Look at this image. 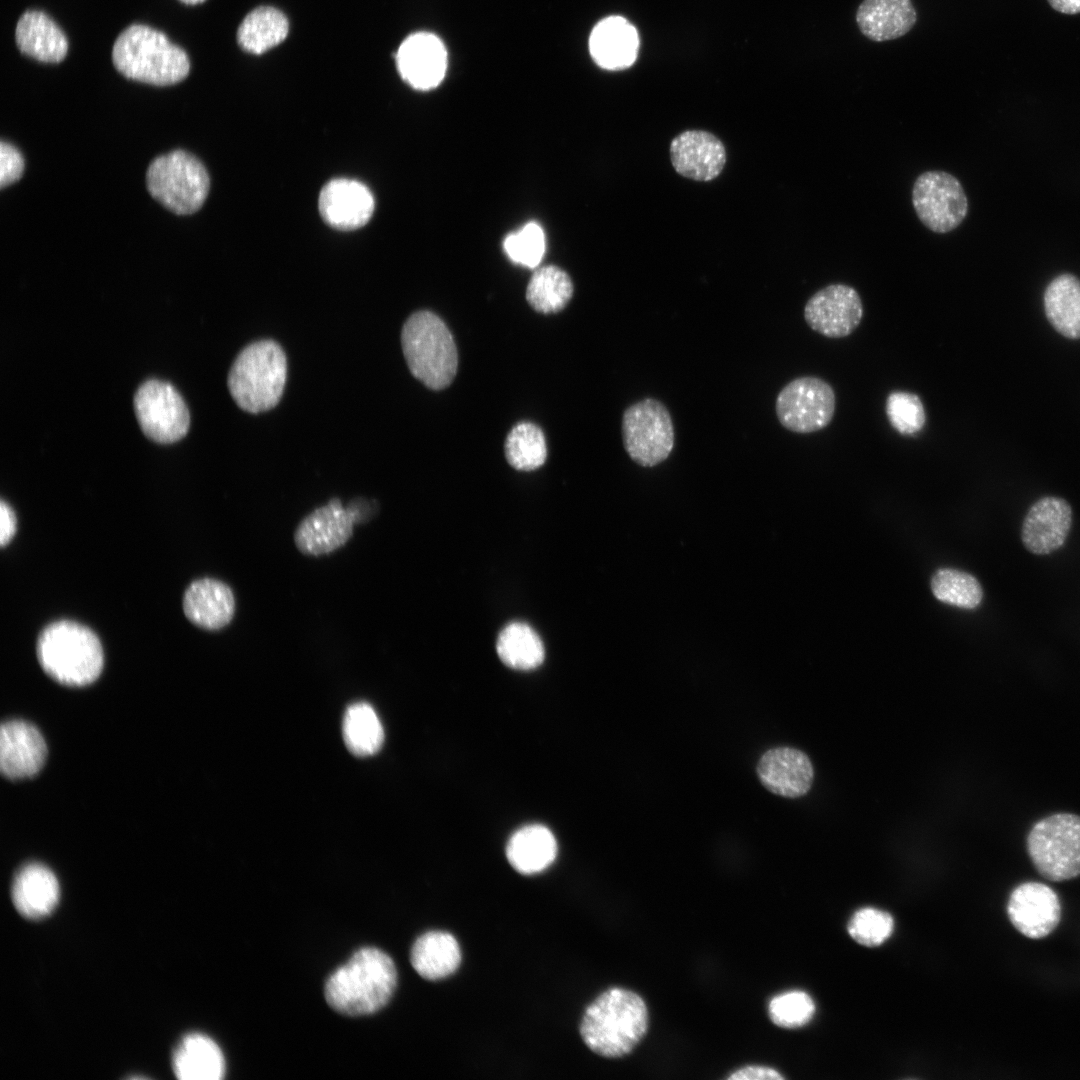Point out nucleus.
Instances as JSON below:
<instances>
[{
    "instance_id": "1",
    "label": "nucleus",
    "mask_w": 1080,
    "mask_h": 1080,
    "mask_svg": "<svg viewBox=\"0 0 1080 1080\" xmlns=\"http://www.w3.org/2000/svg\"><path fill=\"white\" fill-rule=\"evenodd\" d=\"M397 969L392 958L376 947L357 950L327 979V1004L346 1016H365L382 1009L397 986Z\"/></svg>"
},
{
    "instance_id": "2",
    "label": "nucleus",
    "mask_w": 1080,
    "mask_h": 1080,
    "mask_svg": "<svg viewBox=\"0 0 1080 1080\" xmlns=\"http://www.w3.org/2000/svg\"><path fill=\"white\" fill-rule=\"evenodd\" d=\"M648 1010L634 991L613 987L599 995L585 1010L580 1034L594 1053L617 1058L629 1054L645 1036Z\"/></svg>"
},
{
    "instance_id": "3",
    "label": "nucleus",
    "mask_w": 1080,
    "mask_h": 1080,
    "mask_svg": "<svg viewBox=\"0 0 1080 1080\" xmlns=\"http://www.w3.org/2000/svg\"><path fill=\"white\" fill-rule=\"evenodd\" d=\"M36 654L48 676L73 687L94 682L104 664L98 636L87 626L71 620L47 625L38 636Z\"/></svg>"
},
{
    "instance_id": "4",
    "label": "nucleus",
    "mask_w": 1080,
    "mask_h": 1080,
    "mask_svg": "<svg viewBox=\"0 0 1080 1080\" xmlns=\"http://www.w3.org/2000/svg\"><path fill=\"white\" fill-rule=\"evenodd\" d=\"M112 61L126 78L155 86L174 85L190 71L186 52L164 33L143 24H132L118 35Z\"/></svg>"
},
{
    "instance_id": "5",
    "label": "nucleus",
    "mask_w": 1080,
    "mask_h": 1080,
    "mask_svg": "<svg viewBox=\"0 0 1080 1080\" xmlns=\"http://www.w3.org/2000/svg\"><path fill=\"white\" fill-rule=\"evenodd\" d=\"M287 378V359L282 347L271 339L247 345L236 357L227 385L236 404L249 413L274 408Z\"/></svg>"
},
{
    "instance_id": "6",
    "label": "nucleus",
    "mask_w": 1080,
    "mask_h": 1080,
    "mask_svg": "<svg viewBox=\"0 0 1080 1080\" xmlns=\"http://www.w3.org/2000/svg\"><path fill=\"white\" fill-rule=\"evenodd\" d=\"M401 345L411 374L426 387L441 390L453 381L458 354L453 336L436 314L417 311L405 321Z\"/></svg>"
},
{
    "instance_id": "7",
    "label": "nucleus",
    "mask_w": 1080,
    "mask_h": 1080,
    "mask_svg": "<svg viewBox=\"0 0 1080 1080\" xmlns=\"http://www.w3.org/2000/svg\"><path fill=\"white\" fill-rule=\"evenodd\" d=\"M150 195L178 215L198 211L207 198L210 180L205 166L191 153L174 150L156 157L148 166Z\"/></svg>"
},
{
    "instance_id": "8",
    "label": "nucleus",
    "mask_w": 1080,
    "mask_h": 1080,
    "mask_svg": "<svg viewBox=\"0 0 1080 1080\" xmlns=\"http://www.w3.org/2000/svg\"><path fill=\"white\" fill-rule=\"evenodd\" d=\"M1027 850L1037 871L1051 881L1080 875V816L1058 813L1038 821L1027 837Z\"/></svg>"
},
{
    "instance_id": "9",
    "label": "nucleus",
    "mask_w": 1080,
    "mask_h": 1080,
    "mask_svg": "<svg viewBox=\"0 0 1080 1080\" xmlns=\"http://www.w3.org/2000/svg\"><path fill=\"white\" fill-rule=\"evenodd\" d=\"M621 429L626 453L642 467L662 463L674 448L672 417L658 399L644 398L627 407L622 416Z\"/></svg>"
},
{
    "instance_id": "10",
    "label": "nucleus",
    "mask_w": 1080,
    "mask_h": 1080,
    "mask_svg": "<svg viewBox=\"0 0 1080 1080\" xmlns=\"http://www.w3.org/2000/svg\"><path fill=\"white\" fill-rule=\"evenodd\" d=\"M836 396L832 386L816 376L797 377L778 393L775 412L787 430L808 434L826 428L833 420Z\"/></svg>"
},
{
    "instance_id": "11",
    "label": "nucleus",
    "mask_w": 1080,
    "mask_h": 1080,
    "mask_svg": "<svg viewBox=\"0 0 1080 1080\" xmlns=\"http://www.w3.org/2000/svg\"><path fill=\"white\" fill-rule=\"evenodd\" d=\"M918 219L932 232L948 233L964 221L969 203L961 182L952 174L931 170L920 174L912 187Z\"/></svg>"
},
{
    "instance_id": "12",
    "label": "nucleus",
    "mask_w": 1080,
    "mask_h": 1080,
    "mask_svg": "<svg viewBox=\"0 0 1080 1080\" xmlns=\"http://www.w3.org/2000/svg\"><path fill=\"white\" fill-rule=\"evenodd\" d=\"M134 409L143 433L157 443L170 444L187 434L189 411L178 391L167 382H144L135 394Z\"/></svg>"
},
{
    "instance_id": "13",
    "label": "nucleus",
    "mask_w": 1080,
    "mask_h": 1080,
    "mask_svg": "<svg viewBox=\"0 0 1080 1080\" xmlns=\"http://www.w3.org/2000/svg\"><path fill=\"white\" fill-rule=\"evenodd\" d=\"M864 315L861 297L847 284H830L814 293L804 306V319L815 332L828 338H844L860 325Z\"/></svg>"
},
{
    "instance_id": "14",
    "label": "nucleus",
    "mask_w": 1080,
    "mask_h": 1080,
    "mask_svg": "<svg viewBox=\"0 0 1080 1080\" xmlns=\"http://www.w3.org/2000/svg\"><path fill=\"white\" fill-rule=\"evenodd\" d=\"M356 521L352 509L333 498L300 521L294 533L295 545L307 556L330 554L349 541Z\"/></svg>"
},
{
    "instance_id": "15",
    "label": "nucleus",
    "mask_w": 1080,
    "mask_h": 1080,
    "mask_svg": "<svg viewBox=\"0 0 1080 1080\" xmlns=\"http://www.w3.org/2000/svg\"><path fill=\"white\" fill-rule=\"evenodd\" d=\"M1007 911L1013 926L1032 939L1049 935L1061 918L1057 894L1039 882H1025L1017 886L1010 894Z\"/></svg>"
},
{
    "instance_id": "16",
    "label": "nucleus",
    "mask_w": 1080,
    "mask_h": 1080,
    "mask_svg": "<svg viewBox=\"0 0 1080 1080\" xmlns=\"http://www.w3.org/2000/svg\"><path fill=\"white\" fill-rule=\"evenodd\" d=\"M670 158L675 171L695 181H711L726 164V149L714 134L704 130H686L670 144Z\"/></svg>"
},
{
    "instance_id": "17",
    "label": "nucleus",
    "mask_w": 1080,
    "mask_h": 1080,
    "mask_svg": "<svg viewBox=\"0 0 1080 1080\" xmlns=\"http://www.w3.org/2000/svg\"><path fill=\"white\" fill-rule=\"evenodd\" d=\"M1072 524L1070 504L1057 496L1037 500L1024 518L1021 539L1035 555H1046L1063 546Z\"/></svg>"
},
{
    "instance_id": "18",
    "label": "nucleus",
    "mask_w": 1080,
    "mask_h": 1080,
    "mask_svg": "<svg viewBox=\"0 0 1080 1080\" xmlns=\"http://www.w3.org/2000/svg\"><path fill=\"white\" fill-rule=\"evenodd\" d=\"M401 77L417 90H430L443 80L447 69V51L442 41L426 32L407 37L396 54Z\"/></svg>"
},
{
    "instance_id": "19",
    "label": "nucleus",
    "mask_w": 1080,
    "mask_h": 1080,
    "mask_svg": "<svg viewBox=\"0 0 1080 1080\" xmlns=\"http://www.w3.org/2000/svg\"><path fill=\"white\" fill-rule=\"evenodd\" d=\"M319 212L323 220L338 230H355L371 218L375 203L370 190L352 179H333L321 190Z\"/></svg>"
},
{
    "instance_id": "20",
    "label": "nucleus",
    "mask_w": 1080,
    "mask_h": 1080,
    "mask_svg": "<svg viewBox=\"0 0 1080 1080\" xmlns=\"http://www.w3.org/2000/svg\"><path fill=\"white\" fill-rule=\"evenodd\" d=\"M756 772L767 790L786 798L805 795L814 778L809 757L792 747H777L766 751L757 763Z\"/></svg>"
},
{
    "instance_id": "21",
    "label": "nucleus",
    "mask_w": 1080,
    "mask_h": 1080,
    "mask_svg": "<svg viewBox=\"0 0 1080 1080\" xmlns=\"http://www.w3.org/2000/svg\"><path fill=\"white\" fill-rule=\"evenodd\" d=\"M47 754L46 743L32 724L10 720L0 730V768L9 779L32 777L42 768Z\"/></svg>"
},
{
    "instance_id": "22",
    "label": "nucleus",
    "mask_w": 1080,
    "mask_h": 1080,
    "mask_svg": "<svg viewBox=\"0 0 1080 1080\" xmlns=\"http://www.w3.org/2000/svg\"><path fill=\"white\" fill-rule=\"evenodd\" d=\"M236 601L233 590L215 578H201L187 587L183 611L194 625L209 631L226 627L233 619Z\"/></svg>"
},
{
    "instance_id": "23",
    "label": "nucleus",
    "mask_w": 1080,
    "mask_h": 1080,
    "mask_svg": "<svg viewBox=\"0 0 1080 1080\" xmlns=\"http://www.w3.org/2000/svg\"><path fill=\"white\" fill-rule=\"evenodd\" d=\"M917 19L912 0H862L855 14L860 33L873 42L905 36L914 28Z\"/></svg>"
},
{
    "instance_id": "24",
    "label": "nucleus",
    "mask_w": 1080,
    "mask_h": 1080,
    "mask_svg": "<svg viewBox=\"0 0 1080 1080\" xmlns=\"http://www.w3.org/2000/svg\"><path fill=\"white\" fill-rule=\"evenodd\" d=\"M639 37L635 27L625 18L610 16L592 30L589 50L594 61L603 69L622 70L636 60Z\"/></svg>"
},
{
    "instance_id": "25",
    "label": "nucleus",
    "mask_w": 1080,
    "mask_h": 1080,
    "mask_svg": "<svg viewBox=\"0 0 1080 1080\" xmlns=\"http://www.w3.org/2000/svg\"><path fill=\"white\" fill-rule=\"evenodd\" d=\"M58 898L57 878L47 866L32 862L22 866L15 874L11 899L23 917L39 919L47 916L56 906Z\"/></svg>"
},
{
    "instance_id": "26",
    "label": "nucleus",
    "mask_w": 1080,
    "mask_h": 1080,
    "mask_svg": "<svg viewBox=\"0 0 1080 1080\" xmlns=\"http://www.w3.org/2000/svg\"><path fill=\"white\" fill-rule=\"evenodd\" d=\"M15 41L23 54L44 63L61 62L68 51L64 32L43 11L28 10L19 18Z\"/></svg>"
},
{
    "instance_id": "27",
    "label": "nucleus",
    "mask_w": 1080,
    "mask_h": 1080,
    "mask_svg": "<svg viewBox=\"0 0 1080 1080\" xmlns=\"http://www.w3.org/2000/svg\"><path fill=\"white\" fill-rule=\"evenodd\" d=\"M175 1076L182 1080H220L225 1060L219 1046L208 1036L192 1033L178 1044L172 1057Z\"/></svg>"
},
{
    "instance_id": "28",
    "label": "nucleus",
    "mask_w": 1080,
    "mask_h": 1080,
    "mask_svg": "<svg viewBox=\"0 0 1080 1080\" xmlns=\"http://www.w3.org/2000/svg\"><path fill=\"white\" fill-rule=\"evenodd\" d=\"M1045 316L1056 332L1080 339V279L1064 272L1055 276L1043 293Z\"/></svg>"
},
{
    "instance_id": "29",
    "label": "nucleus",
    "mask_w": 1080,
    "mask_h": 1080,
    "mask_svg": "<svg viewBox=\"0 0 1080 1080\" xmlns=\"http://www.w3.org/2000/svg\"><path fill=\"white\" fill-rule=\"evenodd\" d=\"M410 962L422 978L440 980L458 969L461 962L460 946L448 932L428 931L413 943Z\"/></svg>"
},
{
    "instance_id": "30",
    "label": "nucleus",
    "mask_w": 1080,
    "mask_h": 1080,
    "mask_svg": "<svg viewBox=\"0 0 1080 1080\" xmlns=\"http://www.w3.org/2000/svg\"><path fill=\"white\" fill-rule=\"evenodd\" d=\"M557 855V843L551 831L542 825H529L515 832L506 847L510 865L519 873L531 875L549 867Z\"/></svg>"
},
{
    "instance_id": "31",
    "label": "nucleus",
    "mask_w": 1080,
    "mask_h": 1080,
    "mask_svg": "<svg viewBox=\"0 0 1080 1080\" xmlns=\"http://www.w3.org/2000/svg\"><path fill=\"white\" fill-rule=\"evenodd\" d=\"M288 30V20L281 11L273 7H259L243 19L237 40L243 50L262 54L280 44Z\"/></svg>"
},
{
    "instance_id": "32",
    "label": "nucleus",
    "mask_w": 1080,
    "mask_h": 1080,
    "mask_svg": "<svg viewBox=\"0 0 1080 1080\" xmlns=\"http://www.w3.org/2000/svg\"><path fill=\"white\" fill-rule=\"evenodd\" d=\"M496 649L501 661L516 670H531L544 660V646L539 635L526 623L506 625L497 638Z\"/></svg>"
},
{
    "instance_id": "33",
    "label": "nucleus",
    "mask_w": 1080,
    "mask_h": 1080,
    "mask_svg": "<svg viewBox=\"0 0 1080 1080\" xmlns=\"http://www.w3.org/2000/svg\"><path fill=\"white\" fill-rule=\"evenodd\" d=\"M573 295L570 276L561 268L547 265L537 269L526 289V300L537 312L557 313L566 307Z\"/></svg>"
},
{
    "instance_id": "34",
    "label": "nucleus",
    "mask_w": 1080,
    "mask_h": 1080,
    "mask_svg": "<svg viewBox=\"0 0 1080 1080\" xmlns=\"http://www.w3.org/2000/svg\"><path fill=\"white\" fill-rule=\"evenodd\" d=\"M343 738L351 753L365 757L378 752L384 731L375 710L364 702L350 705L343 718Z\"/></svg>"
},
{
    "instance_id": "35",
    "label": "nucleus",
    "mask_w": 1080,
    "mask_h": 1080,
    "mask_svg": "<svg viewBox=\"0 0 1080 1080\" xmlns=\"http://www.w3.org/2000/svg\"><path fill=\"white\" fill-rule=\"evenodd\" d=\"M504 451L508 463L514 469L535 470L545 463L547 457L544 433L531 422H520L508 433Z\"/></svg>"
},
{
    "instance_id": "36",
    "label": "nucleus",
    "mask_w": 1080,
    "mask_h": 1080,
    "mask_svg": "<svg viewBox=\"0 0 1080 1080\" xmlns=\"http://www.w3.org/2000/svg\"><path fill=\"white\" fill-rule=\"evenodd\" d=\"M931 589L940 601L966 609L977 607L983 598L979 581L954 569L938 570L931 580Z\"/></svg>"
},
{
    "instance_id": "37",
    "label": "nucleus",
    "mask_w": 1080,
    "mask_h": 1080,
    "mask_svg": "<svg viewBox=\"0 0 1080 1080\" xmlns=\"http://www.w3.org/2000/svg\"><path fill=\"white\" fill-rule=\"evenodd\" d=\"M885 412L890 425L903 436L919 433L927 421L920 397L908 391L890 392L886 398Z\"/></svg>"
},
{
    "instance_id": "38",
    "label": "nucleus",
    "mask_w": 1080,
    "mask_h": 1080,
    "mask_svg": "<svg viewBox=\"0 0 1080 1080\" xmlns=\"http://www.w3.org/2000/svg\"><path fill=\"white\" fill-rule=\"evenodd\" d=\"M503 248L512 262L535 268L542 261L546 250L544 230L537 222H528L505 237Z\"/></svg>"
},
{
    "instance_id": "39",
    "label": "nucleus",
    "mask_w": 1080,
    "mask_h": 1080,
    "mask_svg": "<svg viewBox=\"0 0 1080 1080\" xmlns=\"http://www.w3.org/2000/svg\"><path fill=\"white\" fill-rule=\"evenodd\" d=\"M894 921L886 911L865 907L854 913L848 924L850 936L859 944L874 947L892 934Z\"/></svg>"
},
{
    "instance_id": "40",
    "label": "nucleus",
    "mask_w": 1080,
    "mask_h": 1080,
    "mask_svg": "<svg viewBox=\"0 0 1080 1080\" xmlns=\"http://www.w3.org/2000/svg\"><path fill=\"white\" fill-rule=\"evenodd\" d=\"M768 1012L772 1022L782 1028H799L814 1015L815 1004L803 991H789L771 999Z\"/></svg>"
},
{
    "instance_id": "41",
    "label": "nucleus",
    "mask_w": 1080,
    "mask_h": 1080,
    "mask_svg": "<svg viewBox=\"0 0 1080 1080\" xmlns=\"http://www.w3.org/2000/svg\"><path fill=\"white\" fill-rule=\"evenodd\" d=\"M24 166V158L21 152L11 143L2 141L0 145L1 188L18 181L24 172Z\"/></svg>"
},
{
    "instance_id": "42",
    "label": "nucleus",
    "mask_w": 1080,
    "mask_h": 1080,
    "mask_svg": "<svg viewBox=\"0 0 1080 1080\" xmlns=\"http://www.w3.org/2000/svg\"><path fill=\"white\" fill-rule=\"evenodd\" d=\"M784 1077L775 1069L766 1066H746L733 1072L732 1080H780Z\"/></svg>"
},
{
    "instance_id": "43",
    "label": "nucleus",
    "mask_w": 1080,
    "mask_h": 1080,
    "mask_svg": "<svg viewBox=\"0 0 1080 1080\" xmlns=\"http://www.w3.org/2000/svg\"><path fill=\"white\" fill-rule=\"evenodd\" d=\"M0 519H1V531H0V544L1 547L6 546L16 533V516L11 506L4 500L0 503Z\"/></svg>"
},
{
    "instance_id": "44",
    "label": "nucleus",
    "mask_w": 1080,
    "mask_h": 1080,
    "mask_svg": "<svg viewBox=\"0 0 1080 1080\" xmlns=\"http://www.w3.org/2000/svg\"><path fill=\"white\" fill-rule=\"evenodd\" d=\"M1048 2L1058 12L1064 14L1080 13V0H1048Z\"/></svg>"
},
{
    "instance_id": "45",
    "label": "nucleus",
    "mask_w": 1080,
    "mask_h": 1080,
    "mask_svg": "<svg viewBox=\"0 0 1080 1080\" xmlns=\"http://www.w3.org/2000/svg\"><path fill=\"white\" fill-rule=\"evenodd\" d=\"M180 1L185 3V4H188V5H195V4L203 2L204 0H180Z\"/></svg>"
}]
</instances>
